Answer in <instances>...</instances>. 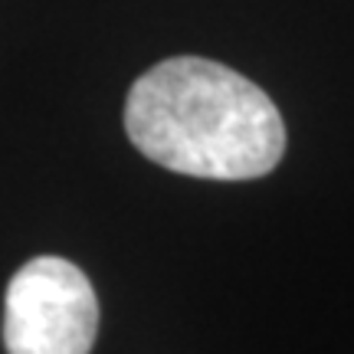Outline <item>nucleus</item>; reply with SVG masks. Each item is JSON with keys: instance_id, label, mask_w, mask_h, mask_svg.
<instances>
[{"instance_id": "nucleus-1", "label": "nucleus", "mask_w": 354, "mask_h": 354, "mask_svg": "<svg viewBox=\"0 0 354 354\" xmlns=\"http://www.w3.org/2000/svg\"><path fill=\"white\" fill-rule=\"evenodd\" d=\"M125 131L148 161L203 180H253L286 154L272 99L203 56H174L141 73L128 88Z\"/></svg>"}, {"instance_id": "nucleus-2", "label": "nucleus", "mask_w": 354, "mask_h": 354, "mask_svg": "<svg viewBox=\"0 0 354 354\" xmlns=\"http://www.w3.org/2000/svg\"><path fill=\"white\" fill-rule=\"evenodd\" d=\"M99 335V299L69 259L37 256L13 272L3 299L7 354H88Z\"/></svg>"}]
</instances>
